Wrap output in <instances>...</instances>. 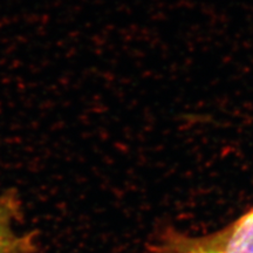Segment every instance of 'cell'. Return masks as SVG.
Masks as SVG:
<instances>
[{"instance_id":"3957f363","label":"cell","mask_w":253,"mask_h":253,"mask_svg":"<svg viewBox=\"0 0 253 253\" xmlns=\"http://www.w3.org/2000/svg\"><path fill=\"white\" fill-rule=\"evenodd\" d=\"M220 235L221 253H253V208Z\"/></svg>"},{"instance_id":"6da1fadb","label":"cell","mask_w":253,"mask_h":253,"mask_svg":"<svg viewBox=\"0 0 253 253\" xmlns=\"http://www.w3.org/2000/svg\"><path fill=\"white\" fill-rule=\"evenodd\" d=\"M23 203L18 192L0 195V253H40V243L32 231L24 229Z\"/></svg>"},{"instance_id":"7a4b0ae2","label":"cell","mask_w":253,"mask_h":253,"mask_svg":"<svg viewBox=\"0 0 253 253\" xmlns=\"http://www.w3.org/2000/svg\"><path fill=\"white\" fill-rule=\"evenodd\" d=\"M156 253H221L220 231L208 236L167 231L157 243Z\"/></svg>"}]
</instances>
